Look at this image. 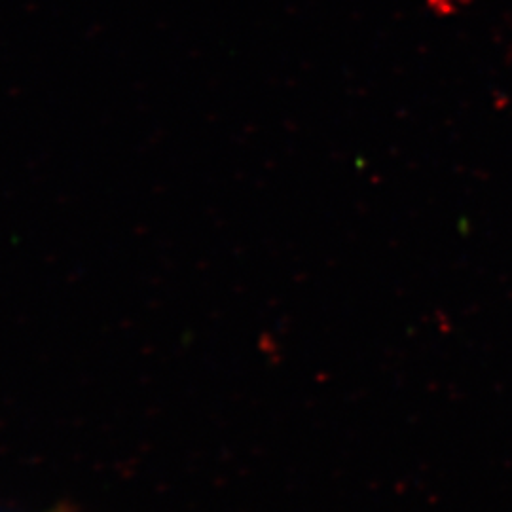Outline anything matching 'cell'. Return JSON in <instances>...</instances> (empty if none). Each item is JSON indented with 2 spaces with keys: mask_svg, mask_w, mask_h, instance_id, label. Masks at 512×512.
I'll return each mask as SVG.
<instances>
[{
  "mask_svg": "<svg viewBox=\"0 0 512 512\" xmlns=\"http://www.w3.org/2000/svg\"><path fill=\"white\" fill-rule=\"evenodd\" d=\"M425 6L439 16H454L471 6L473 0H423Z\"/></svg>",
  "mask_w": 512,
  "mask_h": 512,
  "instance_id": "cell-1",
  "label": "cell"
}]
</instances>
